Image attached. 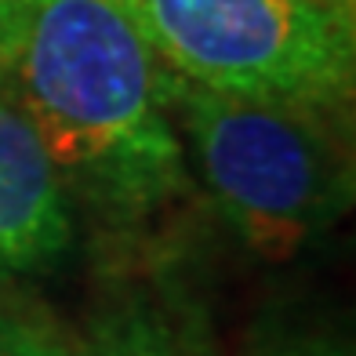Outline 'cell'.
<instances>
[{
    "label": "cell",
    "instance_id": "1",
    "mask_svg": "<svg viewBox=\"0 0 356 356\" xmlns=\"http://www.w3.org/2000/svg\"><path fill=\"white\" fill-rule=\"evenodd\" d=\"M168 80L127 0H0V91L70 204L109 229L164 215L189 186Z\"/></svg>",
    "mask_w": 356,
    "mask_h": 356
},
{
    "label": "cell",
    "instance_id": "2",
    "mask_svg": "<svg viewBox=\"0 0 356 356\" xmlns=\"http://www.w3.org/2000/svg\"><path fill=\"white\" fill-rule=\"evenodd\" d=\"M171 120L186 168L240 244L287 262L331 229L353 204V160L342 113L248 99L171 73Z\"/></svg>",
    "mask_w": 356,
    "mask_h": 356
},
{
    "label": "cell",
    "instance_id": "3",
    "mask_svg": "<svg viewBox=\"0 0 356 356\" xmlns=\"http://www.w3.org/2000/svg\"><path fill=\"white\" fill-rule=\"evenodd\" d=\"M160 62L200 88L342 113L356 8L334 0H127Z\"/></svg>",
    "mask_w": 356,
    "mask_h": 356
},
{
    "label": "cell",
    "instance_id": "4",
    "mask_svg": "<svg viewBox=\"0 0 356 356\" xmlns=\"http://www.w3.org/2000/svg\"><path fill=\"white\" fill-rule=\"evenodd\" d=\"M73 204L37 131L0 91V284L66 254Z\"/></svg>",
    "mask_w": 356,
    "mask_h": 356
},
{
    "label": "cell",
    "instance_id": "5",
    "mask_svg": "<svg viewBox=\"0 0 356 356\" xmlns=\"http://www.w3.org/2000/svg\"><path fill=\"white\" fill-rule=\"evenodd\" d=\"M76 356H197L168 305L153 298H124L91 323Z\"/></svg>",
    "mask_w": 356,
    "mask_h": 356
},
{
    "label": "cell",
    "instance_id": "6",
    "mask_svg": "<svg viewBox=\"0 0 356 356\" xmlns=\"http://www.w3.org/2000/svg\"><path fill=\"white\" fill-rule=\"evenodd\" d=\"M0 356H76V346L0 305Z\"/></svg>",
    "mask_w": 356,
    "mask_h": 356
},
{
    "label": "cell",
    "instance_id": "7",
    "mask_svg": "<svg viewBox=\"0 0 356 356\" xmlns=\"http://www.w3.org/2000/svg\"><path fill=\"white\" fill-rule=\"evenodd\" d=\"M277 356H346L338 349H320V346H309V349H287V353H277Z\"/></svg>",
    "mask_w": 356,
    "mask_h": 356
},
{
    "label": "cell",
    "instance_id": "8",
    "mask_svg": "<svg viewBox=\"0 0 356 356\" xmlns=\"http://www.w3.org/2000/svg\"><path fill=\"white\" fill-rule=\"evenodd\" d=\"M334 4H349V8H356V0H334Z\"/></svg>",
    "mask_w": 356,
    "mask_h": 356
}]
</instances>
